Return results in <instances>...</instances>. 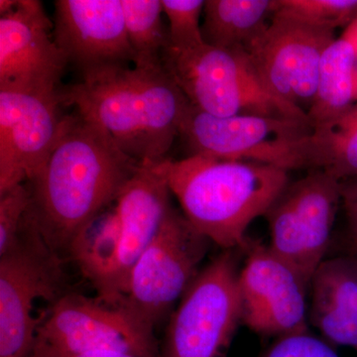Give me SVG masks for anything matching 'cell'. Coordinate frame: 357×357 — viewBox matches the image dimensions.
<instances>
[{
    "instance_id": "25",
    "label": "cell",
    "mask_w": 357,
    "mask_h": 357,
    "mask_svg": "<svg viewBox=\"0 0 357 357\" xmlns=\"http://www.w3.org/2000/svg\"><path fill=\"white\" fill-rule=\"evenodd\" d=\"M30 202V189L24 183L0 194V255L15 241Z\"/></svg>"
},
{
    "instance_id": "4",
    "label": "cell",
    "mask_w": 357,
    "mask_h": 357,
    "mask_svg": "<svg viewBox=\"0 0 357 357\" xmlns=\"http://www.w3.org/2000/svg\"><path fill=\"white\" fill-rule=\"evenodd\" d=\"M162 63L192 107L206 114L265 115L311 123L306 112L267 89L243 49L225 50L206 43L187 50L166 48Z\"/></svg>"
},
{
    "instance_id": "24",
    "label": "cell",
    "mask_w": 357,
    "mask_h": 357,
    "mask_svg": "<svg viewBox=\"0 0 357 357\" xmlns=\"http://www.w3.org/2000/svg\"><path fill=\"white\" fill-rule=\"evenodd\" d=\"M161 1L169 22L167 48L187 50L204 43L199 23L204 13V0Z\"/></svg>"
},
{
    "instance_id": "11",
    "label": "cell",
    "mask_w": 357,
    "mask_h": 357,
    "mask_svg": "<svg viewBox=\"0 0 357 357\" xmlns=\"http://www.w3.org/2000/svg\"><path fill=\"white\" fill-rule=\"evenodd\" d=\"M335 40L333 30L274 13L244 51L273 95L307 114L316 98L321 59Z\"/></svg>"
},
{
    "instance_id": "6",
    "label": "cell",
    "mask_w": 357,
    "mask_h": 357,
    "mask_svg": "<svg viewBox=\"0 0 357 357\" xmlns=\"http://www.w3.org/2000/svg\"><path fill=\"white\" fill-rule=\"evenodd\" d=\"M210 243L173 208L134 264L119 307L136 325L154 335L156 326L198 276Z\"/></svg>"
},
{
    "instance_id": "13",
    "label": "cell",
    "mask_w": 357,
    "mask_h": 357,
    "mask_svg": "<svg viewBox=\"0 0 357 357\" xmlns=\"http://www.w3.org/2000/svg\"><path fill=\"white\" fill-rule=\"evenodd\" d=\"M60 91L0 89V194L38 175L62 131Z\"/></svg>"
},
{
    "instance_id": "23",
    "label": "cell",
    "mask_w": 357,
    "mask_h": 357,
    "mask_svg": "<svg viewBox=\"0 0 357 357\" xmlns=\"http://www.w3.org/2000/svg\"><path fill=\"white\" fill-rule=\"evenodd\" d=\"M274 13L335 31L356 20L357 0H276Z\"/></svg>"
},
{
    "instance_id": "1",
    "label": "cell",
    "mask_w": 357,
    "mask_h": 357,
    "mask_svg": "<svg viewBox=\"0 0 357 357\" xmlns=\"http://www.w3.org/2000/svg\"><path fill=\"white\" fill-rule=\"evenodd\" d=\"M139 166L93 122L77 114L66 115L50 156L28 182V213L63 258L79 232L115 204Z\"/></svg>"
},
{
    "instance_id": "15",
    "label": "cell",
    "mask_w": 357,
    "mask_h": 357,
    "mask_svg": "<svg viewBox=\"0 0 357 357\" xmlns=\"http://www.w3.org/2000/svg\"><path fill=\"white\" fill-rule=\"evenodd\" d=\"M54 38L82 77L133 63L121 0H57Z\"/></svg>"
},
{
    "instance_id": "21",
    "label": "cell",
    "mask_w": 357,
    "mask_h": 357,
    "mask_svg": "<svg viewBox=\"0 0 357 357\" xmlns=\"http://www.w3.org/2000/svg\"><path fill=\"white\" fill-rule=\"evenodd\" d=\"M305 169L337 181L357 177V102L335 119L312 126L303 145Z\"/></svg>"
},
{
    "instance_id": "19",
    "label": "cell",
    "mask_w": 357,
    "mask_h": 357,
    "mask_svg": "<svg viewBox=\"0 0 357 357\" xmlns=\"http://www.w3.org/2000/svg\"><path fill=\"white\" fill-rule=\"evenodd\" d=\"M357 102V43L349 26L326 49L316 98L307 117L312 126L344 114Z\"/></svg>"
},
{
    "instance_id": "29",
    "label": "cell",
    "mask_w": 357,
    "mask_h": 357,
    "mask_svg": "<svg viewBox=\"0 0 357 357\" xmlns=\"http://www.w3.org/2000/svg\"><path fill=\"white\" fill-rule=\"evenodd\" d=\"M18 0H0V14L8 13L17 4Z\"/></svg>"
},
{
    "instance_id": "27",
    "label": "cell",
    "mask_w": 357,
    "mask_h": 357,
    "mask_svg": "<svg viewBox=\"0 0 357 357\" xmlns=\"http://www.w3.org/2000/svg\"><path fill=\"white\" fill-rule=\"evenodd\" d=\"M340 196L347 215L349 239L357 253V177L340 181Z\"/></svg>"
},
{
    "instance_id": "9",
    "label": "cell",
    "mask_w": 357,
    "mask_h": 357,
    "mask_svg": "<svg viewBox=\"0 0 357 357\" xmlns=\"http://www.w3.org/2000/svg\"><path fill=\"white\" fill-rule=\"evenodd\" d=\"M340 183L321 170L290 182L265 213L269 248L311 285L325 260L340 204Z\"/></svg>"
},
{
    "instance_id": "14",
    "label": "cell",
    "mask_w": 357,
    "mask_h": 357,
    "mask_svg": "<svg viewBox=\"0 0 357 357\" xmlns=\"http://www.w3.org/2000/svg\"><path fill=\"white\" fill-rule=\"evenodd\" d=\"M68 61L38 0H18L0 17V89L58 93Z\"/></svg>"
},
{
    "instance_id": "18",
    "label": "cell",
    "mask_w": 357,
    "mask_h": 357,
    "mask_svg": "<svg viewBox=\"0 0 357 357\" xmlns=\"http://www.w3.org/2000/svg\"><path fill=\"white\" fill-rule=\"evenodd\" d=\"M68 256L96 289L98 300L110 306H119L123 298L121 225L114 206L112 210L102 211L79 232Z\"/></svg>"
},
{
    "instance_id": "3",
    "label": "cell",
    "mask_w": 357,
    "mask_h": 357,
    "mask_svg": "<svg viewBox=\"0 0 357 357\" xmlns=\"http://www.w3.org/2000/svg\"><path fill=\"white\" fill-rule=\"evenodd\" d=\"M162 167L185 220L223 250L245 249L250 223L290 183L289 171L259 162L190 155L166 158Z\"/></svg>"
},
{
    "instance_id": "20",
    "label": "cell",
    "mask_w": 357,
    "mask_h": 357,
    "mask_svg": "<svg viewBox=\"0 0 357 357\" xmlns=\"http://www.w3.org/2000/svg\"><path fill=\"white\" fill-rule=\"evenodd\" d=\"M276 0H206L202 34L204 43L225 50H245L274 15Z\"/></svg>"
},
{
    "instance_id": "22",
    "label": "cell",
    "mask_w": 357,
    "mask_h": 357,
    "mask_svg": "<svg viewBox=\"0 0 357 357\" xmlns=\"http://www.w3.org/2000/svg\"><path fill=\"white\" fill-rule=\"evenodd\" d=\"M134 67L156 69L168 46V29L162 20L161 0H121Z\"/></svg>"
},
{
    "instance_id": "12",
    "label": "cell",
    "mask_w": 357,
    "mask_h": 357,
    "mask_svg": "<svg viewBox=\"0 0 357 357\" xmlns=\"http://www.w3.org/2000/svg\"><path fill=\"white\" fill-rule=\"evenodd\" d=\"M238 275L241 325L265 337L304 333L309 284L269 246L249 239Z\"/></svg>"
},
{
    "instance_id": "26",
    "label": "cell",
    "mask_w": 357,
    "mask_h": 357,
    "mask_svg": "<svg viewBox=\"0 0 357 357\" xmlns=\"http://www.w3.org/2000/svg\"><path fill=\"white\" fill-rule=\"evenodd\" d=\"M260 357H340L330 342L307 332L277 337Z\"/></svg>"
},
{
    "instance_id": "8",
    "label": "cell",
    "mask_w": 357,
    "mask_h": 357,
    "mask_svg": "<svg viewBox=\"0 0 357 357\" xmlns=\"http://www.w3.org/2000/svg\"><path fill=\"white\" fill-rule=\"evenodd\" d=\"M309 122L265 116H215L190 103L180 136L191 155L259 162L290 172L305 169L303 145L312 131Z\"/></svg>"
},
{
    "instance_id": "17",
    "label": "cell",
    "mask_w": 357,
    "mask_h": 357,
    "mask_svg": "<svg viewBox=\"0 0 357 357\" xmlns=\"http://www.w3.org/2000/svg\"><path fill=\"white\" fill-rule=\"evenodd\" d=\"M310 289L312 325L330 344L357 351V256L324 260Z\"/></svg>"
},
{
    "instance_id": "5",
    "label": "cell",
    "mask_w": 357,
    "mask_h": 357,
    "mask_svg": "<svg viewBox=\"0 0 357 357\" xmlns=\"http://www.w3.org/2000/svg\"><path fill=\"white\" fill-rule=\"evenodd\" d=\"M66 292L63 258L48 245L29 213L0 255V357H28L40 319L38 300L53 304Z\"/></svg>"
},
{
    "instance_id": "2",
    "label": "cell",
    "mask_w": 357,
    "mask_h": 357,
    "mask_svg": "<svg viewBox=\"0 0 357 357\" xmlns=\"http://www.w3.org/2000/svg\"><path fill=\"white\" fill-rule=\"evenodd\" d=\"M63 105L105 131L134 161H163L189 100L165 68L114 67L82 77L81 83L60 89Z\"/></svg>"
},
{
    "instance_id": "10",
    "label": "cell",
    "mask_w": 357,
    "mask_h": 357,
    "mask_svg": "<svg viewBox=\"0 0 357 357\" xmlns=\"http://www.w3.org/2000/svg\"><path fill=\"white\" fill-rule=\"evenodd\" d=\"M40 317L31 352L112 351L159 357L154 335L136 325L121 307L98 298L68 291Z\"/></svg>"
},
{
    "instance_id": "28",
    "label": "cell",
    "mask_w": 357,
    "mask_h": 357,
    "mask_svg": "<svg viewBox=\"0 0 357 357\" xmlns=\"http://www.w3.org/2000/svg\"><path fill=\"white\" fill-rule=\"evenodd\" d=\"M28 357H138L132 354L112 351L81 352V354H47V352H30Z\"/></svg>"
},
{
    "instance_id": "16",
    "label": "cell",
    "mask_w": 357,
    "mask_h": 357,
    "mask_svg": "<svg viewBox=\"0 0 357 357\" xmlns=\"http://www.w3.org/2000/svg\"><path fill=\"white\" fill-rule=\"evenodd\" d=\"M121 225L122 294L131 270L174 208L162 161L144 164L129 178L114 204Z\"/></svg>"
},
{
    "instance_id": "7",
    "label": "cell",
    "mask_w": 357,
    "mask_h": 357,
    "mask_svg": "<svg viewBox=\"0 0 357 357\" xmlns=\"http://www.w3.org/2000/svg\"><path fill=\"white\" fill-rule=\"evenodd\" d=\"M241 250H223L199 271L171 314L159 357H225L241 325Z\"/></svg>"
}]
</instances>
